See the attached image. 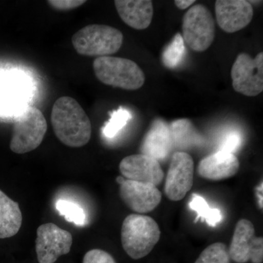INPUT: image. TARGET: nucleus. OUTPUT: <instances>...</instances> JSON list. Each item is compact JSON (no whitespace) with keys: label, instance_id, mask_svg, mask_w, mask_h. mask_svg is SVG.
Wrapping results in <instances>:
<instances>
[{"label":"nucleus","instance_id":"obj_1","mask_svg":"<svg viewBox=\"0 0 263 263\" xmlns=\"http://www.w3.org/2000/svg\"><path fill=\"white\" fill-rule=\"evenodd\" d=\"M51 122L57 138L65 146L80 148L89 143L91 122L75 99L67 96L57 99L52 108Z\"/></svg>","mask_w":263,"mask_h":263},{"label":"nucleus","instance_id":"obj_2","mask_svg":"<svg viewBox=\"0 0 263 263\" xmlns=\"http://www.w3.org/2000/svg\"><path fill=\"white\" fill-rule=\"evenodd\" d=\"M160 227L155 219L142 214H130L123 221L121 240L126 253L134 259L146 257L160 240Z\"/></svg>","mask_w":263,"mask_h":263},{"label":"nucleus","instance_id":"obj_3","mask_svg":"<svg viewBox=\"0 0 263 263\" xmlns=\"http://www.w3.org/2000/svg\"><path fill=\"white\" fill-rule=\"evenodd\" d=\"M124 36L119 29L102 24L83 27L72 37L76 52L86 57H109L122 47Z\"/></svg>","mask_w":263,"mask_h":263},{"label":"nucleus","instance_id":"obj_4","mask_svg":"<svg viewBox=\"0 0 263 263\" xmlns=\"http://www.w3.org/2000/svg\"><path fill=\"white\" fill-rule=\"evenodd\" d=\"M93 69L103 84L130 91L141 88L146 79L136 62L121 57H98L93 62Z\"/></svg>","mask_w":263,"mask_h":263},{"label":"nucleus","instance_id":"obj_5","mask_svg":"<svg viewBox=\"0 0 263 263\" xmlns=\"http://www.w3.org/2000/svg\"><path fill=\"white\" fill-rule=\"evenodd\" d=\"M48 124L41 110L29 107L15 118L10 148L15 154L28 153L42 143Z\"/></svg>","mask_w":263,"mask_h":263},{"label":"nucleus","instance_id":"obj_6","mask_svg":"<svg viewBox=\"0 0 263 263\" xmlns=\"http://www.w3.org/2000/svg\"><path fill=\"white\" fill-rule=\"evenodd\" d=\"M182 31L183 42L192 50L206 51L215 37V24L210 10L200 4L192 7L183 15Z\"/></svg>","mask_w":263,"mask_h":263},{"label":"nucleus","instance_id":"obj_7","mask_svg":"<svg viewBox=\"0 0 263 263\" xmlns=\"http://www.w3.org/2000/svg\"><path fill=\"white\" fill-rule=\"evenodd\" d=\"M233 87L237 92L248 97L257 96L263 91V53L252 59L240 53L232 67Z\"/></svg>","mask_w":263,"mask_h":263},{"label":"nucleus","instance_id":"obj_8","mask_svg":"<svg viewBox=\"0 0 263 263\" xmlns=\"http://www.w3.org/2000/svg\"><path fill=\"white\" fill-rule=\"evenodd\" d=\"M72 245L70 232L53 223H46L37 228L35 250L39 263H54L70 252Z\"/></svg>","mask_w":263,"mask_h":263},{"label":"nucleus","instance_id":"obj_9","mask_svg":"<svg viewBox=\"0 0 263 263\" xmlns=\"http://www.w3.org/2000/svg\"><path fill=\"white\" fill-rule=\"evenodd\" d=\"M195 164L193 157L184 152L174 154L167 176L164 193L172 201H179L191 190L194 182Z\"/></svg>","mask_w":263,"mask_h":263},{"label":"nucleus","instance_id":"obj_10","mask_svg":"<svg viewBox=\"0 0 263 263\" xmlns=\"http://www.w3.org/2000/svg\"><path fill=\"white\" fill-rule=\"evenodd\" d=\"M228 252L230 259L236 262H262L263 239L256 236L250 221L243 219L237 223Z\"/></svg>","mask_w":263,"mask_h":263},{"label":"nucleus","instance_id":"obj_11","mask_svg":"<svg viewBox=\"0 0 263 263\" xmlns=\"http://www.w3.org/2000/svg\"><path fill=\"white\" fill-rule=\"evenodd\" d=\"M117 181L121 199L133 212L146 214L160 203L162 195L155 185L126 179L123 176H118Z\"/></svg>","mask_w":263,"mask_h":263},{"label":"nucleus","instance_id":"obj_12","mask_svg":"<svg viewBox=\"0 0 263 263\" xmlns=\"http://www.w3.org/2000/svg\"><path fill=\"white\" fill-rule=\"evenodd\" d=\"M215 13L219 27L224 32L234 33L250 24L254 10L251 3L245 0H217Z\"/></svg>","mask_w":263,"mask_h":263},{"label":"nucleus","instance_id":"obj_13","mask_svg":"<svg viewBox=\"0 0 263 263\" xmlns=\"http://www.w3.org/2000/svg\"><path fill=\"white\" fill-rule=\"evenodd\" d=\"M123 177L132 181L158 186L164 179V172L159 161L144 155L128 156L119 164Z\"/></svg>","mask_w":263,"mask_h":263},{"label":"nucleus","instance_id":"obj_14","mask_svg":"<svg viewBox=\"0 0 263 263\" xmlns=\"http://www.w3.org/2000/svg\"><path fill=\"white\" fill-rule=\"evenodd\" d=\"M173 147L169 124L163 119H155L142 141L141 155L163 160L168 157Z\"/></svg>","mask_w":263,"mask_h":263},{"label":"nucleus","instance_id":"obj_15","mask_svg":"<svg viewBox=\"0 0 263 263\" xmlns=\"http://www.w3.org/2000/svg\"><path fill=\"white\" fill-rule=\"evenodd\" d=\"M240 163L233 154L219 151L200 161L197 167L201 177L212 181L228 179L238 173Z\"/></svg>","mask_w":263,"mask_h":263},{"label":"nucleus","instance_id":"obj_16","mask_svg":"<svg viewBox=\"0 0 263 263\" xmlns=\"http://www.w3.org/2000/svg\"><path fill=\"white\" fill-rule=\"evenodd\" d=\"M116 8L123 22L138 30L148 28L152 23L154 6L150 0H116Z\"/></svg>","mask_w":263,"mask_h":263},{"label":"nucleus","instance_id":"obj_17","mask_svg":"<svg viewBox=\"0 0 263 263\" xmlns=\"http://www.w3.org/2000/svg\"><path fill=\"white\" fill-rule=\"evenodd\" d=\"M23 216L18 202L0 190V238H11L18 233Z\"/></svg>","mask_w":263,"mask_h":263},{"label":"nucleus","instance_id":"obj_18","mask_svg":"<svg viewBox=\"0 0 263 263\" xmlns=\"http://www.w3.org/2000/svg\"><path fill=\"white\" fill-rule=\"evenodd\" d=\"M170 129L174 146L180 149L200 146L203 143V138L189 119L174 121L170 125Z\"/></svg>","mask_w":263,"mask_h":263},{"label":"nucleus","instance_id":"obj_19","mask_svg":"<svg viewBox=\"0 0 263 263\" xmlns=\"http://www.w3.org/2000/svg\"><path fill=\"white\" fill-rule=\"evenodd\" d=\"M190 209L197 213V217L201 221H205L211 227H216L218 223L221 220V213L219 209H213L209 206L206 200L200 195L194 193L192 195L191 201L190 202Z\"/></svg>","mask_w":263,"mask_h":263},{"label":"nucleus","instance_id":"obj_20","mask_svg":"<svg viewBox=\"0 0 263 263\" xmlns=\"http://www.w3.org/2000/svg\"><path fill=\"white\" fill-rule=\"evenodd\" d=\"M185 53L186 48L182 35L180 33H177L162 52V63L167 68H176L182 62Z\"/></svg>","mask_w":263,"mask_h":263},{"label":"nucleus","instance_id":"obj_21","mask_svg":"<svg viewBox=\"0 0 263 263\" xmlns=\"http://www.w3.org/2000/svg\"><path fill=\"white\" fill-rule=\"evenodd\" d=\"M56 209L60 215L65 216L67 221L74 223L76 226H84L86 214L79 204L69 200H59L56 203Z\"/></svg>","mask_w":263,"mask_h":263},{"label":"nucleus","instance_id":"obj_22","mask_svg":"<svg viewBox=\"0 0 263 263\" xmlns=\"http://www.w3.org/2000/svg\"><path fill=\"white\" fill-rule=\"evenodd\" d=\"M195 263H230L229 252L224 243H213L202 251Z\"/></svg>","mask_w":263,"mask_h":263},{"label":"nucleus","instance_id":"obj_23","mask_svg":"<svg viewBox=\"0 0 263 263\" xmlns=\"http://www.w3.org/2000/svg\"><path fill=\"white\" fill-rule=\"evenodd\" d=\"M132 118L130 114L125 109H119L111 115V119L103 128V134L107 138H114Z\"/></svg>","mask_w":263,"mask_h":263},{"label":"nucleus","instance_id":"obj_24","mask_svg":"<svg viewBox=\"0 0 263 263\" xmlns=\"http://www.w3.org/2000/svg\"><path fill=\"white\" fill-rule=\"evenodd\" d=\"M82 263H117L114 257L102 249H91L85 254Z\"/></svg>","mask_w":263,"mask_h":263},{"label":"nucleus","instance_id":"obj_25","mask_svg":"<svg viewBox=\"0 0 263 263\" xmlns=\"http://www.w3.org/2000/svg\"><path fill=\"white\" fill-rule=\"evenodd\" d=\"M85 0H49L48 4L53 9L60 11H67L76 9L86 3Z\"/></svg>","mask_w":263,"mask_h":263},{"label":"nucleus","instance_id":"obj_26","mask_svg":"<svg viewBox=\"0 0 263 263\" xmlns=\"http://www.w3.org/2000/svg\"><path fill=\"white\" fill-rule=\"evenodd\" d=\"M241 143V138L237 133H231L224 138L222 144L220 146V150L223 152H229L233 154L239 147Z\"/></svg>","mask_w":263,"mask_h":263},{"label":"nucleus","instance_id":"obj_27","mask_svg":"<svg viewBox=\"0 0 263 263\" xmlns=\"http://www.w3.org/2000/svg\"><path fill=\"white\" fill-rule=\"evenodd\" d=\"M195 0H176L174 2L175 5L178 8L181 10H185L190 7V5L195 3Z\"/></svg>","mask_w":263,"mask_h":263},{"label":"nucleus","instance_id":"obj_28","mask_svg":"<svg viewBox=\"0 0 263 263\" xmlns=\"http://www.w3.org/2000/svg\"><path fill=\"white\" fill-rule=\"evenodd\" d=\"M257 195H258L259 199V205H260L261 208H262V184H261V186L259 187L258 191H257Z\"/></svg>","mask_w":263,"mask_h":263}]
</instances>
